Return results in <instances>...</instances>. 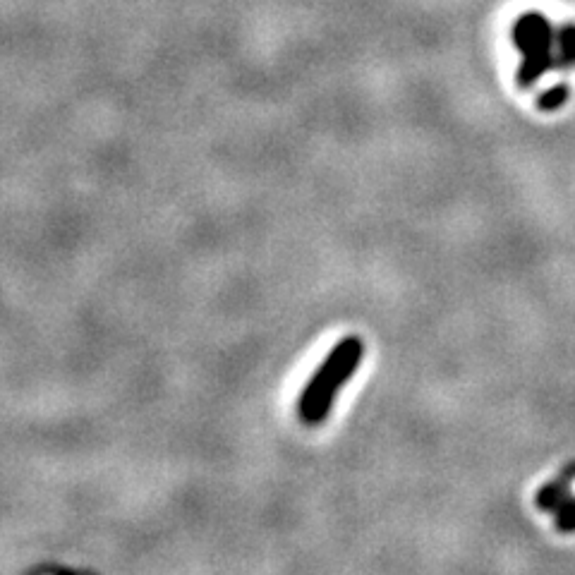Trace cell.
Listing matches in <instances>:
<instances>
[{"label":"cell","instance_id":"6da1fadb","mask_svg":"<svg viewBox=\"0 0 575 575\" xmlns=\"http://www.w3.org/2000/svg\"><path fill=\"white\" fill-rule=\"evenodd\" d=\"M362 357H365V343L360 336H345L334 345V350L324 357L322 365L300 391L298 417L302 425L319 427L326 422L334 410L336 396L353 379Z\"/></svg>","mask_w":575,"mask_h":575},{"label":"cell","instance_id":"7a4b0ae2","mask_svg":"<svg viewBox=\"0 0 575 575\" xmlns=\"http://www.w3.org/2000/svg\"><path fill=\"white\" fill-rule=\"evenodd\" d=\"M516 46L523 51V65L518 70V82L523 87L535 84L547 70L566 65L561 51V34H554L547 20L540 15H528L516 24Z\"/></svg>","mask_w":575,"mask_h":575},{"label":"cell","instance_id":"3957f363","mask_svg":"<svg viewBox=\"0 0 575 575\" xmlns=\"http://www.w3.org/2000/svg\"><path fill=\"white\" fill-rule=\"evenodd\" d=\"M566 96H568V89L566 87H556V89H549L547 94L542 96L540 99V106L542 111H556V108H559L561 104H564L566 101Z\"/></svg>","mask_w":575,"mask_h":575}]
</instances>
